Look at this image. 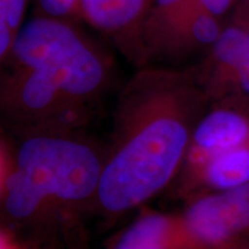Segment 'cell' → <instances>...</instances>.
Masks as SVG:
<instances>
[{"instance_id": "9c48e42d", "label": "cell", "mask_w": 249, "mask_h": 249, "mask_svg": "<svg viewBox=\"0 0 249 249\" xmlns=\"http://www.w3.org/2000/svg\"><path fill=\"white\" fill-rule=\"evenodd\" d=\"M202 179L213 192L249 183V143L204 158Z\"/></svg>"}, {"instance_id": "e0dca14e", "label": "cell", "mask_w": 249, "mask_h": 249, "mask_svg": "<svg viewBox=\"0 0 249 249\" xmlns=\"http://www.w3.org/2000/svg\"><path fill=\"white\" fill-rule=\"evenodd\" d=\"M198 7L209 12L214 17H223L232 7L234 0H195Z\"/></svg>"}, {"instance_id": "9a60e30c", "label": "cell", "mask_w": 249, "mask_h": 249, "mask_svg": "<svg viewBox=\"0 0 249 249\" xmlns=\"http://www.w3.org/2000/svg\"><path fill=\"white\" fill-rule=\"evenodd\" d=\"M29 0H0V18L5 20L15 33L22 28V21Z\"/></svg>"}, {"instance_id": "4fadbf2b", "label": "cell", "mask_w": 249, "mask_h": 249, "mask_svg": "<svg viewBox=\"0 0 249 249\" xmlns=\"http://www.w3.org/2000/svg\"><path fill=\"white\" fill-rule=\"evenodd\" d=\"M169 226V220L160 214L142 217L121 235L114 249H167Z\"/></svg>"}, {"instance_id": "d6986e66", "label": "cell", "mask_w": 249, "mask_h": 249, "mask_svg": "<svg viewBox=\"0 0 249 249\" xmlns=\"http://www.w3.org/2000/svg\"><path fill=\"white\" fill-rule=\"evenodd\" d=\"M241 4L245 5L246 7L249 8V0H241Z\"/></svg>"}, {"instance_id": "ac0fdd59", "label": "cell", "mask_w": 249, "mask_h": 249, "mask_svg": "<svg viewBox=\"0 0 249 249\" xmlns=\"http://www.w3.org/2000/svg\"><path fill=\"white\" fill-rule=\"evenodd\" d=\"M225 249H249V245L235 246V247H231V248H225Z\"/></svg>"}, {"instance_id": "6da1fadb", "label": "cell", "mask_w": 249, "mask_h": 249, "mask_svg": "<svg viewBox=\"0 0 249 249\" xmlns=\"http://www.w3.org/2000/svg\"><path fill=\"white\" fill-rule=\"evenodd\" d=\"M143 111L103 166L97 188L108 213L134 209L167 185L192 142L186 108L209 98L195 77L166 71L139 74L127 90Z\"/></svg>"}, {"instance_id": "7a4b0ae2", "label": "cell", "mask_w": 249, "mask_h": 249, "mask_svg": "<svg viewBox=\"0 0 249 249\" xmlns=\"http://www.w3.org/2000/svg\"><path fill=\"white\" fill-rule=\"evenodd\" d=\"M11 57L18 66L44 74L75 103L97 95L107 83L104 59L66 18L42 15L28 21Z\"/></svg>"}, {"instance_id": "3957f363", "label": "cell", "mask_w": 249, "mask_h": 249, "mask_svg": "<svg viewBox=\"0 0 249 249\" xmlns=\"http://www.w3.org/2000/svg\"><path fill=\"white\" fill-rule=\"evenodd\" d=\"M18 169L26 172L46 197L81 201L97 192L103 166L83 143L53 136H35L18 152Z\"/></svg>"}, {"instance_id": "30bf717a", "label": "cell", "mask_w": 249, "mask_h": 249, "mask_svg": "<svg viewBox=\"0 0 249 249\" xmlns=\"http://www.w3.org/2000/svg\"><path fill=\"white\" fill-rule=\"evenodd\" d=\"M224 26L220 18L200 7L193 8L165 37L160 48L210 49Z\"/></svg>"}, {"instance_id": "52a82bcc", "label": "cell", "mask_w": 249, "mask_h": 249, "mask_svg": "<svg viewBox=\"0 0 249 249\" xmlns=\"http://www.w3.org/2000/svg\"><path fill=\"white\" fill-rule=\"evenodd\" d=\"M155 0H82V18L124 46L141 45L143 26Z\"/></svg>"}, {"instance_id": "8992f818", "label": "cell", "mask_w": 249, "mask_h": 249, "mask_svg": "<svg viewBox=\"0 0 249 249\" xmlns=\"http://www.w3.org/2000/svg\"><path fill=\"white\" fill-rule=\"evenodd\" d=\"M219 102L198 120L193 132L192 143L204 158L249 143V103L238 96Z\"/></svg>"}, {"instance_id": "5b68a950", "label": "cell", "mask_w": 249, "mask_h": 249, "mask_svg": "<svg viewBox=\"0 0 249 249\" xmlns=\"http://www.w3.org/2000/svg\"><path fill=\"white\" fill-rule=\"evenodd\" d=\"M249 37V8L240 5L209 49V57L196 81L208 97L219 99L234 92L236 74Z\"/></svg>"}, {"instance_id": "8fae6325", "label": "cell", "mask_w": 249, "mask_h": 249, "mask_svg": "<svg viewBox=\"0 0 249 249\" xmlns=\"http://www.w3.org/2000/svg\"><path fill=\"white\" fill-rule=\"evenodd\" d=\"M196 7L195 0H155L143 26L141 45L160 48L167 34Z\"/></svg>"}, {"instance_id": "5bb4252c", "label": "cell", "mask_w": 249, "mask_h": 249, "mask_svg": "<svg viewBox=\"0 0 249 249\" xmlns=\"http://www.w3.org/2000/svg\"><path fill=\"white\" fill-rule=\"evenodd\" d=\"M43 15L57 18H82V0H37Z\"/></svg>"}, {"instance_id": "7c38bea8", "label": "cell", "mask_w": 249, "mask_h": 249, "mask_svg": "<svg viewBox=\"0 0 249 249\" xmlns=\"http://www.w3.org/2000/svg\"><path fill=\"white\" fill-rule=\"evenodd\" d=\"M45 198L42 189L22 170L17 169L6 180L5 207L13 218L31 216Z\"/></svg>"}, {"instance_id": "2e32d148", "label": "cell", "mask_w": 249, "mask_h": 249, "mask_svg": "<svg viewBox=\"0 0 249 249\" xmlns=\"http://www.w3.org/2000/svg\"><path fill=\"white\" fill-rule=\"evenodd\" d=\"M232 96H238L249 103V37L236 74L234 92Z\"/></svg>"}, {"instance_id": "ba28073f", "label": "cell", "mask_w": 249, "mask_h": 249, "mask_svg": "<svg viewBox=\"0 0 249 249\" xmlns=\"http://www.w3.org/2000/svg\"><path fill=\"white\" fill-rule=\"evenodd\" d=\"M5 92L24 110L34 113L55 111L75 103L44 74L18 65L17 71L6 82Z\"/></svg>"}, {"instance_id": "277c9868", "label": "cell", "mask_w": 249, "mask_h": 249, "mask_svg": "<svg viewBox=\"0 0 249 249\" xmlns=\"http://www.w3.org/2000/svg\"><path fill=\"white\" fill-rule=\"evenodd\" d=\"M185 224L200 249L249 245V183L197 198L187 210Z\"/></svg>"}]
</instances>
